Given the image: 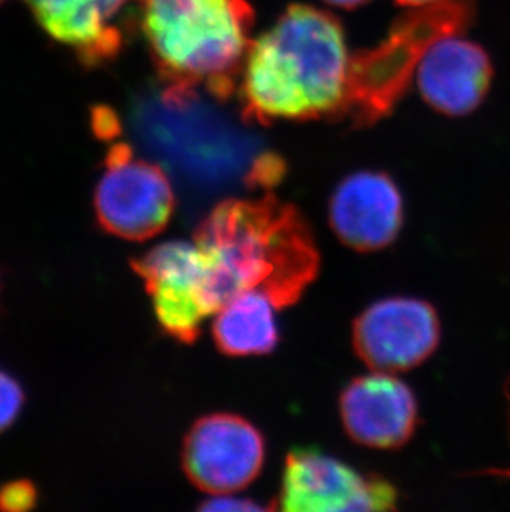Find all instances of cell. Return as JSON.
<instances>
[{
    "label": "cell",
    "instance_id": "13",
    "mask_svg": "<svg viewBox=\"0 0 510 512\" xmlns=\"http://www.w3.org/2000/svg\"><path fill=\"white\" fill-rule=\"evenodd\" d=\"M40 27L72 49L85 67L111 62L123 47L116 25L131 0H25Z\"/></svg>",
    "mask_w": 510,
    "mask_h": 512
},
{
    "label": "cell",
    "instance_id": "16",
    "mask_svg": "<svg viewBox=\"0 0 510 512\" xmlns=\"http://www.w3.org/2000/svg\"><path fill=\"white\" fill-rule=\"evenodd\" d=\"M39 499L37 489L30 481H12L0 488V511L24 512L35 508Z\"/></svg>",
    "mask_w": 510,
    "mask_h": 512
},
{
    "label": "cell",
    "instance_id": "4",
    "mask_svg": "<svg viewBox=\"0 0 510 512\" xmlns=\"http://www.w3.org/2000/svg\"><path fill=\"white\" fill-rule=\"evenodd\" d=\"M474 12V0H439L424 5L398 20L378 47L353 55L343 116L358 125H368L388 115L429 47L466 29Z\"/></svg>",
    "mask_w": 510,
    "mask_h": 512
},
{
    "label": "cell",
    "instance_id": "19",
    "mask_svg": "<svg viewBox=\"0 0 510 512\" xmlns=\"http://www.w3.org/2000/svg\"><path fill=\"white\" fill-rule=\"evenodd\" d=\"M325 2L335 5V7H342V9H355V7L365 4L368 0H325Z\"/></svg>",
    "mask_w": 510,
    "mask_h": 512
},
{
    "label": "cell",
    "instance_id": "21",
    "mask_svg": "<svg viewBox=\"0 0 510 512\" xmlns=\"http://www.w3.org/2000/svg\"><path fill=\"white\" fill-rule=\"evenodd\" d=\"M0 2H2V0H0Z\"/></svg>",
    "mask_w": 510,
    "mask_h": 512
},
{
    "label": "cell",
    "instance_id": "8",
    "mask_svg": "<svg viewBox=\"0 0 510 512\" xmlns=\"http://www.w3.org/2000/svg\"><path fill=\"white\" fill-rule=\"evenodd\" d=\"M264 438L242 416L214 413L194 423L183 445V468L201 491L227 496L259 476Z\"/></svg>",
    "mask_w": 510,
    "mask_h": 512
},
{
    "label": "cell",
    "instance_id": "11",
    "mask_svg": "<svg viewBox=\"0 0 510 512\" xmlns=\"http://www.w3.org/2000/svg\"><path fill=\"white\" fill-rule=\"evenodd\" d=\"M403 198L385 173L360 171L343 179L330 199V224L338 239L361 252L390 246L403 226Z\"/></svg>",
    "mask_w": 510,
    "mask_h": 512
},
{
    "label": "cell",
    "instance_id": "6",
    "mask_svg": "<svg viewBox=\"0 0 510 512\" xmlns=\"http://www.w3.org/2000/svg\"><path fill=\"white\" fill-rule=\"evenodd\" d=\"M395 486L365 474L340 459L297 448L285 459L280 508L289 512L390 511L396 508Z\"/></svg>",
    "mask_w": 510,
    "mask_h": 512
},
{
    "label": "cell",
    "instance_id": "17",
    "mask_svg": "<svg viewBox=\"0 0 510 512\" xmlns=\"http://www.w3.org/2000/svg\"><path fill=\"white\" fill-rule=\"evenodd\" d=\"M93 128L97 131V135L105 140H113L120 133V121L113 115L110 108H98L93 115Z\"/></svg>",
    "mask_w": 510,
    "mask_h": 512
},
{
    "label": "cell",
    "instance_id": "7",
    "mask_svg": "<svg viewBox=\"0 0 510 512\" xmlns=\"http://www.w3.org/2000/svg\"><path fill=\"white\" fill-rule=\"evenodd\" d=\"M133 269L145 281L164 332L179 342L198 339L203 320L214 314L203 249L196 242H164L133 261Z\"/></svg>",
    "mask_w": 510,
    "mask_h": 512
},
{
    "label": "cell",
    "instance_id": "9",
    "mask_svg": "<svg viewBox=\"0 0 510 512\" xmlns=\"http://www.w3.org/2000/svg\"><path fill=\"white\" fill-rule=\"evenodd\" d=\"M441 324L433 305L409 297L371 304L353 324V348L375 372H405L433 355Z\"/></svg>",
    "mask_w": 510,
    "mask_h": 512
},
{
    "label": "cell",
    "instance_id": "5",
    "mask_svg": "<svg viewBox=\"0 0 510 512\" xmlns=\"http://www.w3.org/2000/svg\"><path fill=\"white\" fill-rule=\"evenodd\" d=\"M176 199L168 176L136 158L128 143H115L93 194L100 228L126 241H148L168 226Z\"/></svg>",
    "mask_w": 510,
    "mask_h": 512
},
{
    "label": "cell",
    "instance_id": "12",
    "mask_svg": "<svg viewBox=\"0 0 510 512\" xmlns=\"http://www.w3.org/2000/svg\"><path fill=\"white\" fill-rule=\"evenodd\" d=\"M492 75L486 50L454 34L434 42L421 58L418 87L436 112L469 115L486 98Z\"/></svg>",
    "mask_w": 510,
    "mask_h": 512
},
{
    "label": "cell",
    "instance_id": "18",
    "mask_svg": "<svg viewBox=\"0 0 510 512\" xmlns=\"http://www.w3.org/2000/svg\"><path fill=\"white\" fill-rule=\"evenodd\" d=\"M206 511H262V506L254 501H242V499L219 496L212 499L211 503L204 504Z\"/></svg>",
    "mask_w": 510,
    "mask_h": 512
},
{
    "label": "cell",
    "instance_id": "2",
    "mask_svg": "<svg viewBox=\"0 0 510 512\" xmlns=\"http://www.w3.org/2000/svg\"><path fill=\"white\" fill-rule=\"evenodd\" d=\"M350 62L342 25L333 15L294 5L252 42L241 75L244 120L343 116Z\"/></svg>",
    "mask_w": 510,
    "mask_h": 512
},
{
    "label": "cell",
    "instance_id": "14",
    "mask_svg": "<svg viewBox=\"0 0 510 512\" xmlns=\"http://www.w3.org/2000/svg\"><path fill=\"white\" fill-rule=\"evenodd\" d=\"M260 290H246L232 297L216 312L212 335L222 353L232 357L264 355L279 343L275 310Z\"/></svg>",
    "mask_w": 510,
    "mask_h": 512
},
{
    "label": "cell",
    "instance_id": "10",
    "mask_svg": "<svg viewBox=\"0 0 510 512\" xmlns=\"http://www.w3.org/2000/svg\"><path fill=\"white\" fill-rule=\"evenodd\" d=\"M340 416L348 436L375 450L406 445L418 425V401L406 383L373 372L348 383L340 395Z\"/></svg>",
    "mask_w": 510,
    "mask_h": 512
},
{
    "label": "cell",
    "instance_id": "15",
    "mask_svg": "<svg viewBox=\"0 0 510 512\" xmlns=\"http://www.w3.org/2000/svg\"><path fill=\"white\" fill-rule=\"evenodd\" d=\"M25 395L20 383L0 370V433L14 425L24 408Z\"/></svg>",
    "mask_w": 510,
    "mask_h": 512
},
{
    "label": "cell",
    "instance_id": "3",
    "mask_svg": "<svg viewBox=\"0 0 510 512\" xmlns=\"http://www.w3.org/2000/svg\"><path fill=\"white\" fill-rule=\"evenodd\" d=\"M164 87L226 102L251 49L254 12L247 0H135Z\"/></svg>",
    "mask_w": 510,
    "mask_h": 512
},
{
    "label": "cell",
    "instance_id": "1",
    "mask_svg": "<svg viewBox=\"0 0 510 512\" xmlns=\"http://www.w3.org/2000/svg\"><path fill=\"white\" fill-rule=\"evenodd\" d=\"M194 239L209 264L214 314L246 290H260L284 309L302 297L320 267L317 244L299 209L274 196L217 204Z\"/></svg>",
    "mask_w": 510,
    "mask_h": 512
},
{
    "label": "cell",
    "instance_id": "20",
    "mask_svg": "<svg viewBox=\"0 0 510 512\" xmlns=\"http://www.w3.org/2000/svg\"><path fill=\"white\" fill-rule=\"evenodd\" d=\"M398 4L408 5V7H424V5H431L439 0H396Z\"/></svg>",
    "mask_w": 510,
    "mask_h": 512
}]
</instances>
